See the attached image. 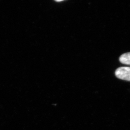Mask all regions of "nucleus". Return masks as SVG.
<instances>
[{
	"instance_id": "2",
	"label": "nucleus",
	"mask_w": 130,
	"mask_h": 130,
	"mask_svg": "<svg viewBox=\"0 0 130 130\" xmlns=\"http://www.w3.org/2000/svg\"><path fill=\"white\" fill-rule=\"evenodd\" d=\"M119 60L124 64L130 66V52L122 54L120 57Z\"/></svg>"
},
{
	"instance_id": "1",
	"label": "nucleus",
	"mask_w": 130,
	"mask_h": 130,
	"mask_svg": "<svg viewBox=\"0 0 130 130\" xmlns=\"http://www.w3.org/2000/svg\"><path fill=\"white\" fill-rule=\"evenodd\" d=\"M115 76L119 79L130 81V67H121L116 70Z\"/></svg>"
}]
</instances>
